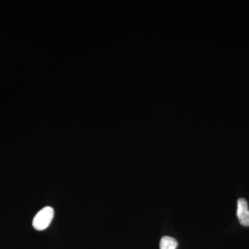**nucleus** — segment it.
Returning <instances> with one entry per match:
<instances>
[{"label": "nucleus", "mask_w": 249, "mask_h": 249, "mask_svg": "<svg viewBox=\"0 0 249 249\" xmlns=\"http://www.w3.org/2000/svg\"><path fill=\"white\" fill-rule=\"evenodd\" d=\"M54 211L50 206L41 209L33 220V227L37 231H43L49 227L53 220Z\"/></svg>", "instance_id": "1"}, {"label": "nucleus", "mask_w": 249, "mask_h": 249, "mask_svg": "<svg viewBox=\"0 0 249 249\" xmlns=\"http://www.w3.org/2000/svg\"><path fill=\"white\" fill-rule=\"evenodd\" d=\"M237 217L242 226L249 227L248 203L244 198H240L237 201Z\"/></svg>", "instance_id": "2"}, {"label": "nucleus", "mask_w": 249, "mask_h": 249, "mask_svg": "<svg viewBox=\"0 0 249 249\" xmlns=\"http://www.w3.org/2000/svg\"><path fill=\"white\" fill-rule=\"evenodd\" d=\"M178 243L173 237L164 236L160 241V249H176Z\"/></svg>", "instance_id": "3"}]
</instances>
